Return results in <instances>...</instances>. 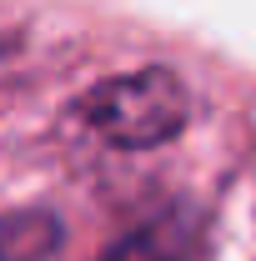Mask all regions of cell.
Instances as JSON below:
<instances>
[{
	"mask_svg": "<svg viewBox=\"0 0 256 261\" xmlns=\"http://www.w3.org/2000/svg\"><path fill=\"white\" fill-rule=\"evenodd\" d=\"M201 256V226L191 211H166L156 221L121 236L100 261H196Z\"/></svg>",
	"mask_w": 256,
	"mask_h": 261,
	"instance_id": "obj_2",
	"label": "cell"
},
{
	"mask_svg": "<svg viewBox=\"0 0 256 261\" xmlns=\"http://www.w3.org/2000/svg\"><path fill=\"white\" fill-rule=\"evenodd\" d=\"M75 111H81V121L96 130L100 141L126 146V151L166 146L191 121L186 86L171 70H161V65H146L136 75H116V81H100Z\"/></svg>",
	"mask_w": 256,
	"mask_h": 261,
	"instance_id": "obj_1",
	"label": "cell"
}]
</instances>
